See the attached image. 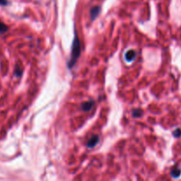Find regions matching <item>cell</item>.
Here are the masks:
<instances>
[{
  "label": "cell",
  "mask_w": 181,
  "mask_h": 181,
  "mask_svg": "<svg viewBox=\"0 0 181 181\" xmlns=\"http://www.w3.org/2000/svg\"><path fill=\"white\" fill-rule=\"evenodd\" d=\"M99 141V136L98 135H93L90 139L89 140L88 143H87V147L89 148H92L94 147H95V145L98 143Z\"/></svg>",
  "instance_id": "cell-2"
},
{
  "label": "cell",
  "mask_w": 181,
  "mask_h": 181,
  "mask_svg": "<svg viewBox=\"0 0 181 181\" xmlns=\"http://www.w3.org/2000/svg\"><path fill=\"white\" fill-rule=\"evenodd\" d=\"M142 114H143V112H142V110L140 109H136L133 111V116L134 118H140Z\"/></svg>",
  "instance_id": "cell-8"
},
{
  "label": "cell",
  "mask_w": 181,
  "mask_h": 181,
  "mask_svg": "<svg viewBox=\"0 0 181 181\" xmlns=\"http://www.w3.org/2000/svg\"><path fill=\"white\" fill-rule=\"evenodd\" d=\"M173 136L176 137V138H179L181 136V130L180 129H176L174 132H173Z\"/></svg>",
  "instance_id": "cell-9"
},
{
  "label": "cell",
  "mask_w": 181,
  "mask_h": 181,
  "mask_svg": "<svg viewBox=\"0 0 181 181\" xmlns=\"http://www.w3.org/2000/svg\"><path fill=\"white\" fill-rule=\"evenodd\" d=\"M171 175H172V178H175V179L179 178L181 175V170L180 169H179V168H174V169L171 172Z\"/></svg>",
  "instance_id": "cell-6"
},
{
  "label": "cell",
  "mask_w": 181,
  "mask_h": 181,
  "mask_svg": "<svg viewBox=\"0 0 181 181\" xmlns=\"http://www.w3.org/2000/svg\"><path fill=\"white\" fill-rule=\"evenodd\" d=\"M14 73H15V75L16 76H20L21 75V73H22V71L19 68V67H17L16 69H15V72H14Z\"/></svg>",
  "instance_id": "cell-10"
},
{
  "label": "cell",
  "mask_w": 181,
  "mask_h": 181,
  "mask_svg": "<svg viewBox=\"0 0 181 181\" xmlns=\"http://www.w3.org/2000/svg\"><path fill=\"white\" fill-rule=\"evenodd\" d=\"M81 43H80V40H79V37H78V35L75 31V34H74V39H73V44H72V51H71V57L69 58V61H68V68H73V66L76 64L78 58L80 57L81 56Z\"/></svg>",
  "instance_id": "cell-1"
},
{
  "label": "cell",
  "mask_w": 181,
  "mask_h": 181,
  "mask_svg": "<svg viewBox=\"0 0 181 181\" xmlns=\"http://www.w3.org/2000/svg\"><path fill=\"white\" fill-rule=\"evenodd\" d=\"M101 11V7L100 6H93L90 10V15L92 20H94L96 19V17L99 15Z\"/></svg>",
  "instance_id": "cell-4"
},
{
  "label": "cell",
  "mask_w": 181,
  "mask_h": 181,
  "mask_svg": "<svg viewBox=\"0 0 181 181\" xmlns=\"http://www.w3.org/2000/svg\"><path fill=\"white\" fill-rule=\"evenodd\" d=\"M7 30H8L7 26H6L4 23H3L2 21H0V34H4V33H5Z\"/></svg>",
  "instance_id": "cell-7"
},
{
  "label": "cell",
  "mask_w": 181,
  "mask_h": 181,
  "mask_svg": "<svg viewBox=\"0 0 181 181\" xmlns=\"http://www.w3.org/2000/svg\"><path fill=\"white\" fill-rule=\"evenodd\" d=\"M94 104V102L93 100H89L88 102H84L81 103V110H84V111H89L93 108Z\"/></svg>",
  "instance_id": "cell-3"
},
{
  "label": "cell",
  "mask_w": 181,
  "mask_h": 181,
  "mask_svg": "<svg viewBox=\"0 0 181 181\" xmlns=\"http://www.w3.org/2000/svg\"><path fill=\"white\" fill-rule=\"evenodd\" d=\"M6 4H7V0H0L1 5H6Z\"/></svg>",
  "instance_id": "cell-11"
},
{
  "label": "cell",
  "mask_w": 181,
  "mask_h": 181,
  "mask_svg": "<svg viewBox=\"0 0 181 181\" xmlns=\"http://www.w3.org/2000/svg\"><path fill=\"white\" fill-rule=\"evenodd\" d=\"M135 51L133 50V49H130V50H128V51L126 53L125 57H126V60L127 62H132V61L135 58Z\"/></svg>",
  "instance_id": "cell-5"
}]
</instances>
